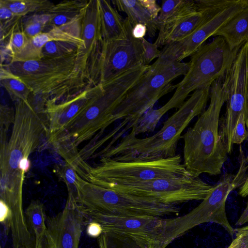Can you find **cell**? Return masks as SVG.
Instances as JSON below:
<instances>
[{"instance_id":"6da1fadb","label":"cell","mask_w":248,"mask_h":248,"mask_svg":"<svg viewBox=\"0 0 248 248\" xmlns=\"http://www.w3.org/2000/svg\"><path fill=\"white\" fill-rule=\"evenodd\" d=\"M230 71L212 84L208 107L182 136L184 164L195 176L220 174L227 159V151L219 136L218 127L220 113L228 97Z\"/></svg>"},{"instance_id":"7a4b0ae2","label":"cell","mask_w":248,"mask_h":248,"mask_svg":"<svg viewBox=\"0 0 248 248\" xmlns=\"http://www.w3.org/2000/svg\"><path fill=\"white\" fill-rule=\"evenodd\" d=\"M210 87L197 89L153 135L138 138L129 134L120 142L99 156L120 161L150 160L176 155L178 141L191 121L204 110L209 98Z\"/></svg>"},{"instance_id":"3957f363","label":"cell","mask_w":248,"mask_h":248,"mask_svg":"<svg viewBox=\"0 0 248 248\" xmlns=\"http://www.w3.org/2000/svg\"><path fill=\"white\" fill-rule=\"evenodd\" d=\"M77 53L59 58L15 62L0 65L23 82L33 93L58 101L91 85L77 63Z\"/></svg>"},{"instance_id":"277c9868","label":"cell","mask_w":248,"mask_h":248,"mask_svg":"<svg viewBox=\"0 0 248 248\" xmlns=\"http://www.w3.org/2000/svg\"><path fill=\"white\" fill-rule=\"evenodd\" d=\"M149 65H141L103 84L97 88L86 107L62 132L48 140H66L78 146L102 132L109 124L111 114L128 91L138 81Z\"/></svg>"},{"instance_id":"5b68a950","label":"cell","mask_w":248,"mask_h":248,"mask_svg":"<svg viewBox=\"0 0 248 248\" xmlns=\"http://www.w3.org/2000/svg\"><path fill=\"white\" fill-rule=\"evenodd\" d=\"M188 62H174L167 64L149 65L138 81L128 91L112 112L109 124L124 119L119 125L122 134L131 129L148 110L153 108L161 97L176 89L171 81L186 74Z\"/></svg>"},{"instance_id":"8992f818","label":"cell","mask_w":248,"mask_h":248,"mask_svg":"<svg viewBox=\"0 0 248 248\" xmlns=\"http://www.w3.org/2000/svg\"><path fill=\"white\" fill-rule=\"evenodd\" d=\"M241 46L232 49L219 36L202 45L190 56L187 71L183 79L175 85L172 97L160 108L161 113L164 115L172 108H179L191 92L211 86L229 72Z\"/></svg>"},{"instance_id":"52a82bcc","label":"cell","mask_w":248,"mask_h":248,"mask_svg":"<svg viewBox=\"0 0 248 248\" xmlns=\"http://www.w3.org/2000/svg\"><path fill=\"white\" fill-rule=\"evenodd\" d=\"M242 164L236 175L224 174L207 197L191 211L179 217L163 219L160 235L162 248H166L187 231L204 223H217L231 235L235 233L227 217L225 204L231 191L241 186L245 181L246 163Z\"/></svg>"},{"instance_id":"ba28073f","label":"cell","mask_w":248,"mask_h":248,"mask_svg":"<svg viewBox=\"0 0 248 248\" xmlns=\"http://www.w3.org/2000/svg\"><path fill=\"white\" fill-rule=\"evenodd\" d=\"M78 202L85 210L123 217L162 218L177 215V205L119 192L80 179Z\"/></svg>"},{"instance_id":"9c48e42d","label":"cell","mask_w":248,"mask_h":248,"mask_svg":"<svg viewBox=\"0 0 248 248\" xmlns=\"http://www.w3.org/2000/svg\"><path fill=\"white\" fill-rule=\"evenodd\" d=\"M124 21V35L111 40L102 39L91 57L85 76L92 86L106 83L144 65L141 40L133 36L134 26L129 19L126 17Z\"/></svg>"},{"instance_id":"30bf717a","label":"cell","mask_w":248,"mask_h":248,"mask_svg":"<svg viewBox=\"0 0 248 248\" xmlns=\"http://www.w3.org/2000/svg\"><path fill=\"white\" fill-rule=\"evenodd\" d=\"M191 175L180 155L167 158L126 161L101 157L99 164L92 167L87 181L97 185L133 183Z\"/></svg>"},{"instance_id":"8fae6325","label":"cell","mask_w":248,"mask_h":248,"mask_svg":"<svg viewBox=\"0 0 248 248\" xmlns=\"http://www.w3.org/2000/svg\"><path fill=\"white\" fill-rule=\"evenodd\" d=\"M15 107L10 137L6 142H0V172L20 170V161L29 158L39 148L43 137H48L46 119L38 114L28 102L18 100L15 102Z\"/></svg>"},{"instance_id":"7c38bea8","label":"cell","mask_w":248,"mask_h":248,"mask_svg":"<svg viewBox=\"0 0 248 248\" xmlns=\"http://www.w3.org/2000/svg\"><path fill=\"white\" fill-rule=\"evenodd\" d=\"M98 185L174 205L190 201H202L213 188V186L204 182L199 176L193 175L144 182L102 183Z\"/></svg>"},{"instance_id":"4fadbf2b","label":"cell","mask_w":248,"mask_h":248,"mask_svg":"<svg viewBox=\"0 0 248 248\" xmlns=\"http://www.w3.org/2000/svg\"><path fill=\"white\" fill-rule=\"evenodd\" d=\"M248 5V0H223L192 33L178 42L164 46L154 64L181 62L194 53L211 36Z\"/></svg>"},{"instance_id":"5bb4252c","label":"cell","mask_w":248,"mask_h":248,"mask_svg":"<svg viewBox=\"0 0 248 248\" xmlns=\"http://www.w3.org/2000/svg\"><path fill=\"white\" fill-rule=\"evenodd\" d=\"M248 95V41L244 43L230 71L226 110L219 122V135L228 154L232 151V133L239 117L246 111Z\"/></svg>"},{"instance_id":"9a60e30c","label":"cell","mask_w":248,"mask_h":248,"mask_svg":"<svg viewBox=\"0 0 248 248\" xmlns=\"http://www.w3.org/2000/svg\"><path fill=\"white\" fill-rule=\"evenodd\" d=\"M84 209L87 223L90 221L98 222L102 227L103 233L107 236L130 240L139 248H157L163 218L123 217Z\"/></svg>"},{"instance_id":"2e32d148","label":"cell","mask_w":248,"mask_h":248,"mask_svg":"<svg viewBox=\"0 0 248 248\" xmlns=\"http://www.w3.org/2000/svg\"><path fill=\"white\" fill-rule=\"evenodd\" d=\"M0 200L8 206L11 214L13 248H34V240L28 228L23 207L25 175L20 173H0Z\"/></svg>"},{"instance_id":"e0dca14e","label":"cell","mask_w":248,"mask_h":248,"mask_svg":"<svg viewBox=\"0 0 248 248\" xmlns=\"http://www.w3.org/2000/svg\"><path fill=\"white\" fill-rule=\"evenodd\" d=\"M47 232L53 248H78L87 216L83 207L68 197L64 208L57 215L46 219Z\"/></svg>"},{"instance_id":"ac0fdd59","label":"cell","mask_w":248,"mask_h":248,"mask_svg":"<svg viewBox=\"0 0 248 248\" xmlns=\"http://www.w3.org/2000/svg\"><path fill=\"white\" fill-rule=\"evenodd\" d=\"M223 0H196L198 8L177 17L159 30L157 47L182 40L195 31Z\"/></svg>"},{"instance_id":"d6986e66","label":"cell","mask_w":248,"mask_h":248,"mask_svg":"<svg viewBox=\"0 0 248 248\" xmlns=\"http://www.w3.org/2000/svg\"><path fill=\"white\" fill-rule=\"evenodd\" d=\"M96 88V85H90L65 99L58 101L51 99L47 100L46 113L48 137L63 131L78 115L88 103Z\"/></svg>"},{"instance_id":"ffe728a7","label":"cell","mask_w":248,"mask_h":248,"mask_svg":"<svg viewBox=\"0 0 248 248\" xmlns=\"http://www.w3.org/2000/svg\"><path fill=\"white\" fill-rule=\"evenodd\" d=\"M82 16L66 25L53 27L30 38L25 48L19 54L14 57L10 62L42 59L43 47L47 43L52 41L72 42L80 46V48L79 49H81L83 44L80 38Z\"/></svg>"},{"instance_id":"44dd1931","label":"cell","mask_w":248,"mask_h":248,"mask_svg":"<svg viewBox=\"0 0 248 248\" xmlns=\"http://www.w3.org/2000/svg\"><path fill=\"white\" fill-rule=\"evenodd\" d=\"M80 38L83 44L77 51V62L85 76L90 59L102 39L99 0L89 1L81 19Z\"/></svg>"},{"instance_id":"7402d4cb","label":"cell","mask_w":248,"mask_h":248,"mask_svg":"<svg viewBox=\"0 0 248 248\" xmlns=\"http://www.w3.org/2000/svg\"><path fill=\"white\" fill-rule=\"evenodd\" d=\"M112 4L118 11L124 13L133 25L141 24L147 28L148 35L155 36L157 30L156 18L161 10L155 0H114Z\"/></svg>"},{"instance_id":"603a6c76","label":"cell","mask_w":248,"mask_h":248,"mask_svg":"<svg viewBox=\"0 0 248 248\" xmlns=\"http://www.w3.org/2000/svg\"><path fill=\"white\" fill-rule=\"evenodd\" d=\"M221 36L232 49L248 41V5L218 30L214 36Z\"/></svg>"},{"instance_id":"cb8c5ba5","label":"cell","mask_w":248,"mask_h":248,"mask_svg":"<svg viewBox=\"0 0 248 248\" xmlns=\"http://www.w3.org/2000/svg\"><path fill=\"white\" fill-rule=\"evenodd\" d=\"M102 39L111 40L123 36L125 31V21L110 1L99 0Z\"/></svg>"},{"instance_id":"d4e9b609","label":"cell","mask_w":248,"mask_h":248,"mask_svg":"<svg viewBox=\"0 0 248 248\" xmlns=\"http://www.w3.org/2000/svg\"><path fill=\"white\" fill-rule=\"evenodd\" d=\"M89 0H63L55 4L47 12L51 19L45 31L69 23L82 17Z\"/></svg>"},{"instance_id":"484cf974","label":"cell","mask_w":248,"mask_h":248,"mask_svg":"<svg viewBox=\"0 0 248 248\" xmlns=\"http://www.w3.org/2000/svg\"><path fill=\"white\" fill-rule=\"evenodd\" d=\"M48 141L66 163L74 168L81 178L87 180L92 167L82 158L78 146L64 140L55 139Z\"/></svg>"},{"instance_id":"4316f807","label":"cell","mask_w":248,"mask_h":248,"mask_svg":"<svg viewBox=\"0 0 248 248\" xmlns=\"http://www.w3.org/2000/svg\"><path fill=\"white\" fill-rule=\"evenodd\" d=\"M197 8L195 0H163L156 18L158 30L177 17Z\"/></svg>"},{"instance_id":"83f0119b","label":"cell","mask_w":248,"mask_h":248,"mask_svg":"<svg viewBox=\"0 0 248 248\" xmlns=\"http://www.w3.org/2000/svg\"><path fill=\"white\" fill-rule=\"evenodd\" d=\"M16 16L23 17L29 15L46 13L55 5L47 0H0Z\"/></svg>"},{"instance_id":"f1b7e54d","label":"cell","mask_w":248,"mask_h":248,"mask_svg":"<svg viewBox=\"0 0 248 248\" xmlns=\"http://www.w3.org/2000/svg\"><path fill=\"white\" fill-rule=\"evenodd\" d=\"M27 223L35 241L42 238L46 232L43 204L38 201L31 202L25 211Z\"/></svg>"},{"instance_id":"f546056e","label":"cell","mask_w":248,"mask_h":248,"mask_svg":"<svg viewBox=\"0 0 248 248\" xmlns=\"http://www.w3.org/2000/svg\"><path fill=\"white\" fill-rule=\"evenodd\" d=\"M51 19L48 12L29 15L21 18L22 30L29 39L45 31Z\"/></svg>"},{"instance_id":"4dcf8cb0","label":"cell","mask_w":248,"mask_h":248,"mask_svg":"<svg viewBox=\"0 0 248 248\" xmlns=\"http://www.w3.org/2000/svg\"><path fill=\"white\" fill-rule=\"evenodd\" d=\"M78 45L67 41H52L46 44L42 49V59H56L77 53Z\"/></svg>"},{"instance_id":"1f68e13d","label":"cell","mask_w":248,"mask_h":248,"mask_svg":"<svg viewBox=\"0 0 248 248\" xmlns=\"http://www.w3.org/2000/svg\"><path fill=\"white\" fill-rule=\"evenodd\" d=\"M0 84L14 101L22 100L28 102V99L31 93V90L23 82L13 77L0 80Z\"/></svg>"},{"instance_id":"d6a6232c","label":"cell","mask_w":248,"mask_h":248,"mask_svg":"<svg viewBox=\"0 0 248 248\" xmlns=\"http://www.w3.org/2000/svg\"><path fill=\"white\" fill-rule=\"evenodd\" d=\"M58 172L67 186L68 197L73 198L78 202V190L81 177L75 169L67 163L59 168Z\"/></svg>"},{"instance_id":"836d02e7","label":"cell","mask_w":248,"mask_h":248,"mask_svg":"<svg viewBox=\"0 0 248 248\" xmlns=\"http://www.w3.org/2000/svg\"><path fill=\"white\" fill-rule=\"evenodd\" d=\"M0 141L7 140V132L11 124H13L15 111L6 105H0Z\"/></svg>"},{"instance_id":"e575fe53","label":"cell","mask_w":248,"mask_h":248,"mask_svg":"<svg viewBox=\"0 0 248 248\" xmlns=\"http://www.w3.org/2000/svg\"><path fill=\"white\" fill-rule=\"evenodd\" d=\"M16 16L5 5L0 2V29L10 31L21 19Z\"/></svg>"},{"instance_id":"d590c367","label":"cell","mask_w":248,"mask_h":248,"mask_svg":"<svg viewBox=\"0 0 248 248\" xmlns=\"http://www.w3.org/2000/svg\"><path fill=\"white\" fill-rule=\"evenodd\" d=\"M141 40L143 49V64L149 65L153 60L159 57L161 51L158 49L155 43L149 42L144 38Z\"/></svg>"},{"instance_id":"8d00e7d4","label":"cell","mask_w":248,"mask_h":248,"mask_svg":"<svg viewBox=\"0 0 248 248\" xmlns=\"http://www.w3.org/2000/svg\"><path fill=\"white\" fill-rule=\"evenodd\" d=\"M248 139V133L245 121L244 113L241 114L238 118L234 128L232 142L234 144H241L245 140Z\"/></svg>"},{"instance_id":"74e56055","label":"cell","mask_w":248,"mask_h":248,"mask_svg":"<svg viewBox=\"0 0 248 248\" xmlns=\"http://www.w3.org/2000/svg\"><path fill=\"white\" fill-rule=\"evenodd\" d=\"M236 231V236L229 246V248H248V225Z\"/></svg>"},{"instance_id":"f35d334b","label":"cell","mask_w":248,"mask_h":248,"mask_svg":"<svg viewBox=\"0 0 248 248\" xmlns=\"http://www.w3.org/2000/svg\"><path fill=\"white\" fill-rule=\"evenodd\" d=\"M87 225L86 232L89 236L98 238L103 233L102 227L98 222L90 221Z\"/></svg>"},{"instance_id":"ab89813d","label":"cell","mask_w":248,"mask_h":248,"mask_svg":"<svg viewBox=\"0 0 248 248\" xmlns=\"http://www.w3.org/2000/svg\"><path fill=\"white\" fill-rule=\"evenodd\" d=\"M34 248H53L52 241L47 230L42 238L35 241Z\"/></svg>"},{"instance_id":"60d3db41","label":"cell","mask_w":248,"mask_h":248,"mask_svg":"<svg viewBox=\"0 0 248 248\" xmlns=\"http://www.w3.org/2000/svg\"><path fill=\"white\" fill-rule=\"evenodd\" d=\"M147 32V28L143 24H137L134 25L132 29L133 36L137 39H141Z\"/></svg>"},{"instance_id":"b9f144b4","label":"cell","mask_w":248,"mask_h":248,"mask_svg":"<svg viewBox=\"0 0 248 248\" xmlns=\"http://www.w3.org/2000/svg\"><path fill=\"white\" fill-rule=\"evenodd\" d=\"M248 221V202L247 204V206L240 217L237 220L236 224L237 225H242L244 224H245Z\"/></svg>"},{"instance_id":"7bdbcfd3","label":"cell","mask_w":248,"mask_h":248,"mask_svg":"<svg viewBox=\"0 0 248 248\" xmlns=\"http://www.w3.org/2000/svg\"><path fill=\"white\" fill-rule=\"evenodd\" d=\"M239 194L243 197L248 196V174L246 177L243 184L240 187Z\"/></svg>"},{"instance_id":"ee69618b","label":"cell","mask_w":248,"mask_h":248,"mask_svg":"<svg viewBox=\"0 0 248 248\" xmlns=\"http://www.w3.org/2000/svg\"><path fill=\"white\" fill-rule=\"evenodd\" d=\"M107 248H115L110 238L105 234L102 233Z\"/></svg>"},{"instance_id":"f6af8a7d","label":"cell","mask_w":248,"mask_h":248,"mask_svg":"<svg viewBox=\"0 0 248 248\" xmlns=\"http://www.w3.org/2000/svg\"><path fill=\"white\" fill-rule=\"evenodd\" d=\"M245 116V121L246 123V125L247 127V130L248 133V99H247V107L246 111L244 114ZM246 161L247 163H248V154L247 155V156L246 158H245Z\"/></svg>"},{"instance_id":"bcb514c9","label":"cell","mask_w":248,"mask_h":248,"mask_svg":"<svg viewBox=\"0 0 248 248\" xmlns=\"http://www.w3.org/2000/svg\"><path fill=\"white\" fill-rule=\"evenodd\" d=\"M227 248H229V247H228Z\"/></svg>"}]
</instances>
